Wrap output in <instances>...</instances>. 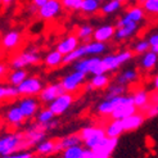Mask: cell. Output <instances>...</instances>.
<instances>
[{"mask_svg": "<svg viewBox=\"0 0 158 158\" xmlns=\"http://www.w3.org/2000/svg\"><path fill=\"white\" fill-rule=\"evenodd\" d=\"M132 57L134 53L130 49H123L116 54H108L106 57L100 58V68L103 71V73L116 72L122 64L130 62Z\"/></svg>", "mask_w": 158, "mask_h": 158, "instance_id": "1", "label": "cell"}, {"mask_svg": "<svg viewBox=\"0 0 158 158\" xmlns=\"http://www.w3.org/2000/svg\"><path fill=\"white\" fill-rule=\"evenodd\" d=\"M41 62V54L36 48H30L23 50L18 55L12 59L10 62V67L12 69H19L23 68L25 69L28 66H36Z\"/></svg>", "mask_w": 158, "mask_h": 158, "instance_id": "2", "label": "cell"}, {"mask_svg": "<svg viewBox=\"0 0 158 158\" xmlns=\"http://www.w3.org/2000/svg\"><path fill=\"white\" fill-rule=\"evenodd\" d=\"M22 151V132H12L0 138V156H9Z\"/></svg>", "mask_w": 158, "mask_h": 158, "instance_id": "3", "label": "cell"}, {"mask_svg": "<svg viewBox=\"0 0 158 158\" xmlns=\"http://www.w3.org/2000/svg\"><path fill=\"white\" fill-rule=\"evenodd\" d=\"M73 69L77 72L88 75H102L103 71L100 68V57H84L73 63Z\"/></svg>", "mask_w": 158, "mask_h": 158, "instance_id": "4", "label": "cell"}, {"mask_svg": "<svg viewBox=\"0 0 158 158\" xmlns=\"http://www.w3.org/2000/svg\"><path fill=\"white\" fill-rule=\"evenodd\" d=\"M86 76L85 73H81V72H77V71H73V72H71L68 75H66L64 77L62 78L59 81L63 90L64 93H68V94H73L77 93L80 90L82 86H85L86 84Z\"/></svg>", "mask_w": 158, "mask_h": 158, "instance_id": "5", "label": "cell"}, {"mask_svg": "<svg viewBox=\"0 0 158 158\" xmlns=\"http://www.w3.org/2000/svg\"><path fill=\"white\" fill-rule=\"evenodd\" d=\"M43 88H44V82L41 81V78L37 76H32V77H26L17 86V90L19 95L23 97H37L43 90Z\"/></svg>", "mask_w": 158, "mask_h": 158, "instance_id": "6", "label": "cell"}, {"mask_svg": "<svg viewBox=\"0 0 158 158\" xmlns=\"http://www.w3.org/2000/svg\"><path fill=\"white\" fill-rule=\"evenodd\" d=\"M46 132L43 130L41 125L35 123L26 132H22V151H26L30 147L37 145L40 141L45 140Z\"/></svg>", "mask_w": 158, "mask_h": 158, "instance_id": "7", "label": "cell"}, {"mask_svg": "<svg viewBox=\"0 0 158 158\" xmlns=\"http://www.w3.org/2000/svg\"><path fill=\"white\" fill-rule=\"evenodd\" d=\"M132 102L130 95H123V97H116L110 99H103L100 103L97 106V113L100 117H107L112 114L113 110L123 103H130Z\"/></svg>", "mask_w": 158, "mask_h": 158, "instance_id": "8", "label": "cell"}, {"mask_svg": "<svg viewBox=\"0 0 158 158\" xmlns=\"http://www.w3.org/2000/svg\"><path fill=\"white\" fill-rule=\"evenodd\" d=\"M63 13V8L60 4V0H46V2L37 8V14L41 19L52 21L58 18Z\"/></svg>", "mask_w": 158, "mask_h": 158, "instance_id": "9", "label": "cell"}, {"mask_svg": "<svg viewBox=\"0 0 158 158\" xmlns=\"http://www.w3.org/2000/svg\"><path fill=\"white\" fill-rule=\"evenodd\" d=\"M75 102V98L72 94H68V93H64L62 95L57 97L53 102H50L48 108L52 110V113L57 117V116H62L64 114L67 110L72 107Z\"/></svg>", "mask_w": 158, "mask_h": 158, "instance_id": "10", "label": "cell"}, {"mask_svg": "<svg viewBox=\"0 0 158 158\" xmlns=\"http://www.w3.org/2000/svg\"><path fill=\"white\" fill-rule=\"evenodd\" d=\"M17 107L22 112L25 120H31V118H35L36 113L41 109V103L36 97H23L18 102Z\"/></svg>", "mask_w": 158, "mask_h": 158, "instance_id": "11", "label": "cell"}, {"mask_svg": "<svg viewBox=\"0 0 158 158\" xmlns=\"http://www.w3.org/2000/svg\"><path fill=\"white\" fill-rule=\"evenodd\" d=\"M144 19H145V13L143 10V8L140 5H134L122 15L121 18L117 19L114 28L122 27L125 25H129V23H139V25H141V22Z\"/></svg>", "mask_w": 158, "mask_h": 158, "instance_id": "12", "label": "cell"}, {"mask_svg": "<svg viewBox=\"0 0 158 158\" xmlns=\"http://www.w3.org/2000/svg\"><path fill=\"white\" fill-rule=\"evenodd\" d=\"M62 94H64V90H63L60 82H53L50 85H46L43 88V90L40 91V94H39V102L40 103H50V102H53L57 97L62 95Z\"/></svg>", "mask_w": 158, "mask_h": 158, "instance_id": "13", "label": "cell"}, {"mask_svg": "<svg viewBox=\"0 0 158 158\" xmlns=\"http://www.w3.org/2000/svg\"><path fill=\"white\" fill-rule=\"evenodd\" d=\"M118 144V139H109L104 138L103 141L95 148L93 149V153L95 156V158H110L112 153L114 152V149Z\"/></svg>", "mask_w": 158, "mask_h": 158, "instance_id": "14", "label": "cell"}, {"mask_svg": "<svg viewBox=\"0 0 158 158\" xmlns=\"http://www.w3.org/2000/svg\"><path fill=\"white\" fill-rule=\"evenodd\" d=\"M140 28L139 23H129V25H125L122 27H118L114 31V36L113 39L117 41H125V40H129V39L134 37Z\"/></svg>", "mask_w": 158, "mask_h": 158, "instance_id": "15", "label": "cell"}, {"mask_svg": "<svg viewBox=\"0 0 158 158\" xmlns=\"http://www.w3.org/2000/svg\"><path fill=\"white\" fill-rule=\"evenodd\" d=\"M114 26L113 25H103L99 26L98 28L94 30L93 32V40L98 41V43H103L107 44L108 41H110L114 36Z\"/></svg>", "mask_w": 158, "mask_h": 158, "instance_id": "16", "label": "cell"}, {"mask_svg": "<svg viewBox=\"0 0 158 158\" xmlns=\"http://www.w3.org/2000/svg\"><path fill=\"white\" fill-rule=\"evenodd\" d=\"M110 84V77L108 73H102V75H93L88 84H85V89L88 91L94 90H104L107 86Z\"/></svg>", "mask_w": 158, "mask_h": 158, "instance_id": "17", "label": "cell"}, {"mask_svg": "<svg viewBox=\"0 0 158 158\" xmlns=\"http://www.w3.org/2000/svg\"><path fill=\"white\" fill-rule=\"evenodd\" d=\"M121 122H122L123 132L125 131H135V130L140 129L141 126H143V123L145 122V117H144L143 113L138 110L136 113H134V114H131L129 117L123 118Z\"/></svg>", "mask_w": 158, "mask_h": 158, "instance_id": "18", "label": "cell"}, {"mask_svg": "<svg viewBox=\"0 0 158 158\" xmlns=\"http://www.w3.org/2000/svg\"><path fill=\"white\" fill-rule=\"evenodd\" d=\"M130 97L132 99V103L138 108V110H141L145 106H148L152 102V95L147 89H136L135 91H132L130 94Z\"/></svg>", "mask_w": 158, "mask_h": 158, "instance_id": "19", "label": "cell"}, {"mask_svg": "<svg viewBox=\"0 0 158 158\" xmlns=\"http://www.w3.org/2000/svg\"><path fill=\"white\" fill-rule=\"evenodd\" d=\"M80 45V40L77 39L76 35H68L66 37H63L62 40L57 44V49L62 55H67L71 52H73L77 46Z\"/></svg>", "mask_w": 158, "mask_h": 158, "instance_id": "20", "label": "cell"}, {"mask_svg": "<svg viewBox=\"0 0 158 158\" xmlns=\"http://www.w3.org/2000/svg\"><path fill=\"white\" fill-rule=\"evenodd\" d=\"M75 145H82V140L78 134H69L59 140H55V153H60L63 149Z\"/></svg>", "mask_w": 158, "mask_h": 158, "instance_id": "21", "label": "cell"}, {"mask_svg": "<svg viewBox=\"0 0 158 158\" xmlns=\"http://www.w3.org/2000/svg\"><path fill=\"white\" fill-rule=\"evenodd\" d=\"M5 120L12 127H15V129L21 127L26 121L25 117H23V114H22V112L19 110V108L17 106H12V107L8 108L6 113H5Z\"/></svg>", "mask_w": 158, "mask_h": 158, "instance_id": "22", "label": "cell"}, {"mask_svg": "<svg viewBox=\"0 0 158 158\" xmlns=\"http://www.w3.org/2000/svg\"><path fill=\"white\" fill-rule=\"evenodd\" d=\"M139 72L138 69H134V68H127V69H123L114 77V82L116 84H120V85H125L127 86L130 84H135L139 80Z\"/></svg>", "mask_w": 158, "mask_h": 158, "instance_id": "23", "label": "cell"}, {"mask_svg": "<svg viewBox=\"0 0 158 158\" xmlns=\"http://www.w3.org/2000/svg\"><path fill=\"white\" fill-rule=\"evenodd\" d=\"M136 112H138V108L134 106L132 102H130V103H123L121 106H118L109 117L112 118V120H120V121H122L123 118L129 117V116L136 113Z\"/></svg>", "mask_w": 158, "mask_h": 158, "instance_id": "24", "label": "cell"}, {"mask_svg": "<svg viewBox=\"0 0 158 158\" xmlns=\"http://www.w3.org/2000/svg\"><path fill=\"white\" fill-rule=\"evenodd\" d=\"M82 49L85 57H99L100 54H104L107 52V44L91 40L88 44H84Z\"/></svg>", "mask_w": 158, "mask_h": 158, "instance_id": "25", "label": "cell"}, {"mask_svg": "<svg viewBox=\"0 0 158 158\" xmlns=\"http://www.w3.org/2000/svg\"><path fill=\"white\" fill-rule=\"evenodd\" d=\"M103 129L106 136L109 139H118L123 134L122 122L120 120H110V122H108Z\"/></svg>", "mask_w": 158, "mask_h": 158, "instance_id": "26", "label": "cell"}, {"mask_svg": "<svg viewBox=\"0 0 158 158\" xmlns=\"http://www.w3.org/2000/svg\"><path fill=\"white\" fill-rule=\"evenodd\" d=\"M44 64H45V67H48L50 69L60 67L63 64V55L58 50H52L45 55Z\"/></svg>", "mask_w": 158, "mask_h": 158, "instance_id": "27", "label": "cell"}, {"mask_svg": "<svg viewBox=\"0 0 158 158\" xmlns=\"http://www.w3.org/2000/svg\"><path fill=\"white\" fill-rule=\"evenodd\" d=\"M104 138H107L106 134H104V129H103V127H98L97 132L94 134L91 138H89V139H86V140L82 141L84 145L86 147L85 149H89V151H93V149H95V148L102 143V141H103Z\"/></svg>", "mask_w": 158, "mask_h": 158, "instance_id": "28", "label": "cell"}, {"mask_svg": "<svg viewBox=\"0 0 158 158\" xmlns=\"http://www.w3.org/2000/svg\"><path fill=\"white\" fill-rule=\"evenodd\" d=\"M157 60H158V54L152 53L151 50H149V52H147V53H144L143 55H141L140 67L144 71H152L157 66Z\"/></svg>", "mask_w": 158, "mask_h": 158, "instance_id": "29", "label": "cell"}, {"mask_svg": "<svg viewBox=\"0 0 158 158\" xmlns=\"http://www.w3.org/2000/svg\"><path fill=\"white\" fill-rule=\"evenodd\" d=\"M127 93V86L120 85V84H109L106 89V95L104 99H110V98H116V97H123Z\"/></svg>", "mask_w": 158, "mask_h": 158, "instance_id": "30", "label": "cell"}, {"mask_svg": "<svg viewBox=\"0 0 158 158\" xmlns=\"http://www.w3.org/2000/svg\"><path fill=\"white\" fill-rule=\"evenodd\" d=\"M35 152L39 156H50L55 153V140H43L35 145Z\"/></svg>", "mask_w": 158, "mask_h": 158, "instance_id": "31", "label": "cell"}, {"mask_svg": "<svg viewBox=\"0 0 158 158\" xmlns=\"http://www.w3.org/2000/svg\"><path fill=\"white\" fill-rule=\"evenodd\" d=\"M28 72L26 69L23 68H19V69H12L9 73H8V82H9L10 86H14V88H17V86L25 80L27 76Z\"/></svg>", "mask_w": 158, "mask_h": 158, "instance_id": "32", "label": "cell"}, {"mask_svg": "<svg viewBox=\"0 0 158 158\" xmlns=\"http://www.w3.org/2000/svg\"><path fill=\"white\" fill-rule=\"evenodd\" d=\"M21 41V34L18 31H9L3 37V46L6 49H14L15 46L19 45Z\"/></svg>", "mask_w": 158, "mask_h": 158, "instance_id": "33", "label": "cell"}, {"mask_svg": "<svg viewBox=\"0 0 158 158\" xmlns=\"http://www.w3.org/2000/svg\"><path fill=\"white\" fill-rule=\"evenodd\" d=\"M122 8V3L120 0H107L103 4H100V12L106 14V15H110L117 13Z\"/></svg>", "mask_w": 158, "mask_h": 158, "instance_id": "34", "label": "cell"}, {"mask_svg": "<svg viewBox=\"0 0 158 158\" xmlns=\"http://www.w3.org/2000/svg\"><path fill=\"white\" fill-rule=\"evenodd\" d=\"M93 32H94V27L90 26V25H82L78 27L77 32H76V36L80 41H82V45L84 44H88L93 40Z\"/></svg>", "mask_w": 158, "mask_h": 158, "instance_id": "35", "label": "cell"}, {"mask_svg": "<svg viewBox=\"0 0 158 158\" xmlns=\"http://www.w3.org/2000/svg\"><path fill=\"white\" fill-rule=\"evenodd\" d=\"M100 4L102 3L97 2V0H82L80 10L84 14H89V15L97 14L99 12V9H100Z\"/></svg>", "mask_w": 158, "mask_h": 158, "instance_id": "36", "label": "cell"}, {"mask_svg": "<svg viewBox=\"0 0 158 158\" xmlns=\"http://www.w3.org/2000/svg\"><path fill=\"white\" fill-rule=\"evenodd\" d=\"M84 57H85V54H84L82 45H78L73 52H71L67 55H63V64H73L76 60L81 59Z\"/></svg>", "mask_w": 158, "mask_h": 158, "instance_id": "37", "label": "cell"}, {"mask_svg": "<svg viewBox=\"0 0 158 158\" xmlns=\"http://www.w3.org/2000/svg\"><path fill=\"white\" fill-rule=\"evenodd\" d=\"M84 151L85 148L82 145H75V147L63 149L60 153H62V158H81L84 154Z\"/></svg>", "mask_w": 158, "mask_h": 158, "instance_id": "38", "label": "cell"}, {"mask_svg": "<svg viewBox=\"0 0 158 158\" xmlns=\"http://www.w3.org/2000/svg\"><path fill=\"white\" fill-rule=\"evenodd\" d=\"M35 118H36V123H39V125H45V123L53 121L54 118H55V116L52 113V110H50L49 108H43V109H40V110H39V112L36 113Z\"/></svg>", "mask_w": 158, "mask_h": 158, "instance_id": "39", "label": "cell"}, {"mask_svg": "<svg viewBox=\"0 0 158 158\" xmlns=\"http://www.w3.org/2000/svg\"><path fill=\"white\" fill-rule=\"evenodd\" d=\"M139 112H141L144 114V117L147 118H153L157 116L158 113V107H157V97L156 98H152V102L149 103L148 106H145L141 110H139Z\"/></svg>", "mask_w": 158, "mask_h": 158, "instance_id": "40", "label": "cell"}, {"mask_svg": "<svg viewBox=\"0 0 158 158\" xmlns=\"http://www.w3.org/2000/svg\"><path fill=\"white\" fill-rule=\"evenodd\" d=\"M140 6L143 8L144 13L147 12L151 15H157L158 13V0H145Z\"/></svg>", "mask_w": 158, "mask_h": 158, "instance_id": "41", "label": "cell"}, {"mask_svg": "<svg viewBox=\"0 0 158 158\" xmlns=\"http://www.w3.org/2000/svg\"><path fill=\"white\" fill-rule=\"evenodd\" d=\"M134 54H141L143 55L144 53L149 52V44L145 39H141V40H138L134 43L132 45V50H131Z\"/></svg>", "mask_w": 158, "mask_h": 158, "instance_id": "42", "label": "cell"}, {"mask_svg": "<svg viewBox=\"0 0 158 158\" xmlns=\"http://www.w3.org/2000/svg\"><path fill=\"white\" fill-rule=\"evenodd\" d=\"M81 3H82V0H60L62 8L66 10H69V12L80 10Z\"/></svg>", "mask_w": 158, "mask_h": 158, "instance_id": "43", "label": "cell"}, {"mask_svg": "<svg viewBox=\"0 0 158 158\" xmlns=\"http://www.w3.org/2000/svg\"><path fill=\"white\" fill-rule=\"evenodd\" d=\"M97 130H98V127H95V126H86V127L81 129V131L78 132V135H80L81 140L84 141V140H86V139L91 138L94 134L97 132Z\"/></svg>", "mask_w": 158, "mask_h": 158, "instance_id": "44", "label": "cell"}, {"mask_svg": "<svg viewBox=\"0 0 158 158\" xmlns=\"http://www.w3.org/2000/svg\"><path fill=\"white\" fill-rule=\"evenodd\" d=\"M147 41L149 44V50L152 53L158 54V34L153 32L152 35H149V37L147 39Z\"/></svg>", "mask_w": 158, "mask_h": 158, "instance_id": "45", "label": "cell"}, {"mask_svg": "<svg viewBox=\"0 0 158 158\" xmlns=\"http://www.w3.org/2000/svg\"><path fill=\"white\" fill-rule=\"evenodd\" d=\"M0 158H35V154L30 151H18L15 153H12L9 156H4Z\"/></svg>", "mask_w": 158, "mask_h": 158, "instance_id": "46", "label": "cell"}, {"mask_svg": "<svg viewBox=\"0 0 158 158\" xmlns=\"http://www.w3.org/2000/svg\"><path fill=\"white\" fill-rule=\"evenodd\" d=\"M19 94H18V90L17 88H14V86H6V100H13L15 98H18Z\"/></svg>", "mask_w": 158, "mask_h": 158, "instance_id": "47", "label": "cell"}, {"mask_svg": "<svg viewBox=\"0 0 158 158\" xmlns=\"http://www.w3.org/2000/svg\"><path fill=\"white\" fill-rule=\"evenodd\" d=\"M6 100V86L0 85V102Z\"/></svg>", "mask_w": 158, "mask_h": 158, "instance_id": "48", "label": "cell"}, {"mask_svg": "<svg viewBox=\"0 0 158 158\" xmlns=\"http://www.w3.org/2000/svg\"><path fill=\"white\" fill-rule=\"evenodd\" d=\"M5 73H6V66L3 64V63H0V78H2Z\"/></svg>", "mask_w": 158, "mask_h": 158, "instance_id": "49", "label": "cell"}, {"mask_svg": "<svg viewBox=\"0 0 158 158\" xmlns=\"http://www.w3.org/2000/svg\"><path fill=\"white\" fill-rule=\"evenodd\" d=\"M45 2H46V0H32V4H34V6H36V8H40Z\"/></svg>", "mask_w": 158, "mask_h": 158, "instance_id": "50", "label": "cell"}, {"mask_svg": "<svg viewBox=\"0 0 158 158\" xmlns=\"http://www.w3.org/2000/svg\"><path fill=\"white\" fill-rule=\"evenodd\" d=\"M15 0H2V4H4V5H10L12 3H14Z\"/></svg>", "mask_w": 158, "mask_h": 158, "instance_id": "51", "label": "cell"}, {"mask_svg": "<svg viewBox=\"0 0 158 158\" xmlns=\"http://www.w3.org/2000/svg\"><path fill=\"white\" fill-rule=\"evenodd\" d=\"M153 86H154L156 89L158 88V77H157V76H156V77L153 78Z\"/></svg>", "mask_w": 158, "mask_h": 158, "instance_id": "52", "label": "cell"}, {"mask_svg": "<svg viewBox=\"0 0 158 158\" xmlns=\"http://www.w3.org/2000/svg\"><path fill=\"white\" fill-rule=\"evenodd\" d=\"M120 2L123 4V3H130V2H132V0H120Z\"/></svg>", "mask_w": 158, "mask_h": 158, "instance_id": "53", "label": "cell"}, {"mask_svg": "<svg viewBox=\"0 0 158 158\" xmlns=\"http://www.w3.org/2000/svg\"><path fill=\"white\" fill-rule=\"evenodd\" d=\"M145 2V0H138V3H139V5H141V4H143Z\"/></svg>", "mask_w": 158, "mask_h": 158, "instance_id": "54", "label": "cell"}, {"mask_svg": "<svg viewBox=\"0 0 158 158\" xmlns=\"http://www.w3.org/2000/svg\"><path fill=\"white\" fill-rule=\"evenodd\" d=\"M0 5H2V0H0Z\"/></svg>", "mask_w": 158, "mask_h": 158, "instance_id": "55", "label": "cell"}]
</instances>
